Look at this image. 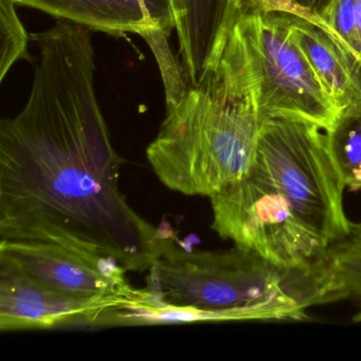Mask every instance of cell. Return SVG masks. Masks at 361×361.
<instances>
[{
    "mask_svg": "<svg viewBox=\"0 0 361 361\" xmlns=\"http://www.w3.org/2000/svg\"><path fill=\"white\" fill-rule=\"evenodd\" d=\"M92 32L58 20L30 35L39 60L28 101L0 124V240L62 245L145 271L172 230L154 227L120 189Z\"/></svg>",
    "mask_w": 361,
    "mask_h": 361,
    "instance_id": "cell-1",
    "label": "cell"
},
{
    "mask_svg": "<svg viewBox=\"0 0 361 361\" xmlns=\"http://www.w3.org/2000/svg\"><path fill=\"white\" fill-rule=\"evenodd\" d=\"M147 299L121 310V326L198 321L303 320L312 306L340 301L327 259L276 265L250 250H190L169 240L149 270Z\"/></svg>",
    "mask_w": 361,
    "mask_h": 361,
    "instance_id": "cell-2",
    "label": "cell"
},
{
    "mask_svg": "<svg viewBox=\"0 0 361 361\" xmlns=\"http://www.w3.org/2000/svg\"><path fill=\"white\" fill-rule=\"evenodd\" d=\"M262 123L257 82L234 24L217 42L198 84L166 102L147 160L172 191L211 197L248 172Z\"/></svg>",
    "mask_w": 361,
    "mask_h": 361,
    "instance_id": "cell-3",
    "label": "cell"
},
{
    "mask_svg": "<svg viewBox=\"0 0 361 361\" xmlns=\"http://www.w3.org/2000/svg\"><path fill=\"white\" fill-rule=\"evenodd\" d=\"M251 168L276 190L300 221L329 246L350 235L343 181L331 158L326 132L287 119L262 123Z\"/></svg>",
    "mask_w": 361,
    "mask_h": 361,
    "instance_id": "cell-4",
    "label": "cell"
},
{
    "mask_svg": "<svg viewBox=\"0 0 361 361\" xmlns=\"http://www.w3.org/2000/svg\"><path fill=\"white\" fill-rule=\"evenodd\" d=\"M235 25L257 82L263 121L295 120L331 130L339 113L298 44L290 16L255 14Z\"/></svg>",
    "mask_w": 361,
    "mask_h": 361,
    "instance_id": "cell-5",
    "label": "cell"
},
{
    "mask_svg": "<svg viewBox=\"0 0 361 361\" xmlns=\"http://www.w3.org/2000/svg\"><path fill=\"white\" fill-rule=\"evenodd\" d=\"M210 200L211 227L235 246L283 267H308L327 259L331 246L310 231L269 181L251 166Z\"/></svg>",
    "mask_w": 361,
    "mask_h": 361,
    "instance_id": "cell-6",
    "label": "cell"
},
{
    "mask_svg": "<svg viewBox=\"0 0 361 361\" xmlns=\"http://www.w3.org/2000/svg\"><path fill=\"white\" fill-rule=\"evenodd\" d=\"M0 264L33 282L75 297L124 295L138 299L141 289L114 259L51 243L0 240Z\"/></svg>",
    "mask_w": 361,
    "mask_h": 361,
    "instance_id": "cell-7",
    "label": "cell"
},
{
    "mask_svg": "<svg viewBox=\"0 0 361 361\" xmlns=\"http://www.w3.org/2000/svg\"><path fill=\"white\" fill-rule=\"evenodd\" d=\"M136 300L124 295H66L42 286L13 268L0 264L1 331L98 327L107 314L132 305Z\"/></svg>",
    "mask_w": 361,
    "mask_h": 361,
    "instance_id": "cell-8",
    "label": "cell"
},
{
    "mask_svg": "<svg viewBox=\"0 0 361 361\" xmlns=\"http://www.w3.org/2000/svg\"><path fill=\"white\" fill-rule=\"evenodd\" d=\"M295 39L317 77L331 96L339 116L361 111V66L318 27L290 16Z\"/></svg>",
    "mask_w": 361,
    "mask_h": 361,
    "instance_id": "cell-9",
    "label": "cell"
},
{
    "mask_svg": "<svg viewBox=\"0 0 361 361\" xmlns=\"http://www.w3.org/2000/svg\"><path fill=\"white\" fill-rule=\"evenodd\" d=\"M45 12L56 20H69L92 31L122 35L136 33L141 37L160 30L145 0H13Z\"/></svg>",
    "mask_w": 361,
    "mask_h": 361,
    "instance_id": "cell-10",
    "label": "cell"
},
{
    "mask_svg": "<svg viewBox=\"0 0 361 361\" xmlns=\"http://www.w3.org/2000/svg\"><path fill=\"white\" fill-rule=\"evenodd\" d=\"M228 0H176L175 31L178 56L192 85L200 82L223 33Z\"/></svg>",
    "mask_w": 361,
    "mask_h": 361,
    "instance_id": "cell-11",
    "label": "cell"
},
{
    "mask_svg": "<svg viewBox=\"0 0 361 361\" xmlns=\"http://www.w3.org/2000/svg\"><path fill=\"white\" fill-rule=\"evenodd\" d=\"M327 145L345 188L361 189V111L343 114L326 130Z\"/></svg>",
    "mask_w": 361,
    "mask_h": 361,
    "instance_id": "cell-12",
    "label": "cell"
},
{
    "mask_svg": "<svg viewBox=\"0 0 361 361\" xmlns=\"http://www.w3.org/2000/svg\"><path fill=\"white\" fill-rule=\"evenodd\" d=\"M267 13L288 14V16H297L302 20H307L308 23H312L323 32L326 33L340 47L346 50L341 39L323 20L319 12L302 5L299 0H228L223 33L230 30L243 16Z\"/></svg>",
    "mask_w": 361,
    "mask_h": 361,
    "instance_id": "cell-13",
    "label": "cell"
},
{
    "mask_svg": "<svg viewBox=\"0 0 361 361\" xmlns=\"http://www.w3.org/2000/svg\"><path fill=\"white\" fill-rule=\"evenodd\" d=\"M334 268L342 293L358 307L355 322H361V224L336 249Z\"/></svg>",
    "mask_w": 361,
    "mask_h": 361,
    "instance_id": "cell-14",
    "label": "cell"
},
{
    "mask_svg": "<svg viewBox=\"0 0 361 361\" xmlns=\"http://www.w3.org/2000/svg\"><path fill=\"white\" fill-rule=\"evenodd\" d=\"M13 0H0V82H3L14 64L30 61L29 35L16 12Z\"/></svg>",
    "mask_w": 361,
    "mask_h": 361,
    "instance_id": "cell-15",
    "label": "cell"
},
{
    "mask_svg": "<svg viewBox=\"0 0 361 361\" xmlns=\"http://www.w3.org/2000/svg\"><path fill=\"white\" fill-rule=\"evenodd\" d=\"M319 14L335 31L348 54L361 66L360 45L355 18V0H326Z\"/></svg>",
    "mask_w": 361,
    "mask_h": 361,
    "instance_id": "cell-16",
    "label": "cell"
},
{
    "mask_svg": "<svg viewBox=\"0 0 361 361\" xmlns=\"http://www.w3.org/2000/svg\"><path fill=\"white\" fill-rule=\"evenodd\" d=\"M152 18L164 35L171 37L175 30L176 0H145Z\"/></svg>",
    "mask_w": 361,
    "mask_h": 361,
    "instance_id": "cell-17",
    "label": "cell"
},
{
    "mask_svg": "<svg viewBox=\"0 0 361 361\" xmlns=\"http://www.w3.org/2000/svg\"><path fill=\"white\" fill-rule=\"evenodd\" d=\"M355 18H356L357 32H358L361 56V0H355Z\"/></svg>",
    "mask_w": 361,
    "mask_h": 361,
    "instance_id": "cell-18",
    "label": "cell"
},
{
    "mask_svg": "<svg viewBox=\"0 0 361 361\" xmlns=\"http://www.w3.org/2000/svg\"><path fill=\"white\" fill-rule=\"evenodd\" d=\"M299 1L302 5L317 12L320 11L321 8L326 3V0H299Z\"/></svg>",
    "mask_w": 361,
    "mask_h": 361,
    "instance_id": "cell-19",
    "label": "cell"
},
{
    "mask_svg": "<svg viewBox=\"0 0 361 361\" xmlns=\"http://www.w3.org/2000/svg\"><path fill=\"white\" fill-rule=\"evenodd\" d=\"M149 295V291L147 290V289H141V295H140V297L138 298V300H140L141 298L145 297V295ZM151 297H152V295H151ZM138 300H136V301H135L134 303H133V304L136 303V302L138 301ZM133 304H132V305H133ZM126 307H128V306H126ZM120 310H121V308H120ZM114 312H116V310H114ZM113 312H109V314H106V316H105L104 318L102 319V321H101L100 324H99V327L109 326V316H111V314H113Z\"/></svg>",
    "mask_w": 361,
    "mask_h": 361,
    "instance_id": "cell-20",
    "label": "cell"
},
{
    "mask_svg": "<svg viewBox=\"0 0 361 361\" xmlns=\"http://www.w3.org/2000/svg\"><path fill=\"white\" fill-rule=\"evenodd\" d=\"M149 295H147V297H149ZM147 297L141 298V299H145V298H147ZM149 297H151V295H149ZM140 300H138V301H140ZM138 301H137V302H138ZM137 302H136V303H137ZM133 305H134V304H133ZM124 308H126V307H124ZM116 312H117V310H116ZM114 312H113V314H111V317H109V326H113V325H111V317H113Z\"/></svg>",
    "mask_w": 361,
    "mask_h": 361,
    "instance_id": "cell-21",
    "label": "cell"
},
{
    "mask_svg": "<svg viewBox=\"0 0 361 361\" xmlns=\"http://www.w3.org/2000/svg\"><path fill=\"white\" fill-rule=\"evenodd\" d=\"M149 297H147V298H149ZM147 298H145V299H147ZM141 300H143V299H141ZM141 300H140V301H141ZM140 301H138V302H140ZM138 302H137V303H138ZM135 304H136V303H135ZM130 306H132V305H130ZM122 310H123V308H122ZM117 312H118V310H117ZM116 312H114L113 317H115ZM113 317H111V325H113V326H115V325H114V324H115V323H114V318H113Z\"/></svg>",
    "mask_w": 361,
    "mask_h": 361,
    "instance_id": "cell-22",
    "label": "cell"
}]
</instances>
